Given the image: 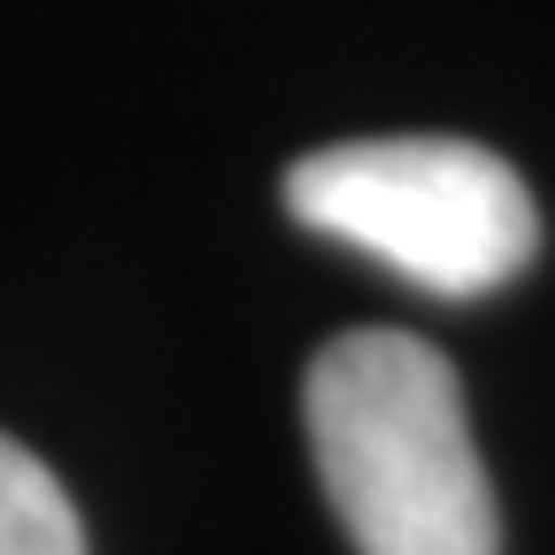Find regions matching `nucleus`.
Returning <instances> with one entry per match:
<instances>
[{
    "label": "nucleus",
    "mask_w": 555,
    "mask_h": 555,
    "mask_svg": "<svg viewBox=\"0 0 555 555\" xmlns=\"http://www.w3.org/2000/svg\"><path fill=\"white\" fill-rule=\"evenodd\" d=\"M309 455L363 555H502L463 386L425 339H332L309 363Z\"/></svg>",
    "instance_id": "f257e3e1"
},
{
    "label": "nucleus",
    "mask_w": 555,
    "mask_h": 555,
    "mask_svg": "<svg viewBox=\"0 0 555 555\" xmlns=\"http://www.w3.org/2000/svg\"><path fill=\"white\" fill-rule=\"evenodd\" d=\"M286 208L440 301L509 286L540 247L525 178L470 139H347L286 170Z\"/></svg>",
    "instance_id": "f03ea898"
},
{
    "label": "nucleus",
    "mask_w": 555,
    "mask_h": 555,
    "mask_svg": "<svg viewBox=\"0 0 555 555\" xmlns=\"http://www.w3.org/2000/svg\"><path fill=\"white\" fill-rule=\"evenodd\" d=\"M0 555H86V525L54 470L0 433Z\"/></svg>",
    "instance_id": "7ed1b4c3"
}]
</instances>
